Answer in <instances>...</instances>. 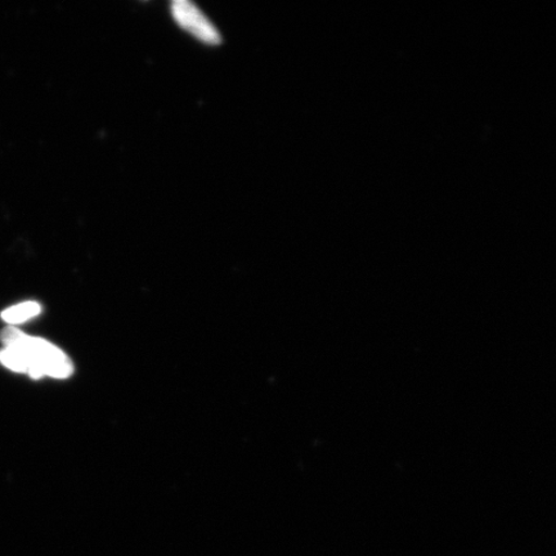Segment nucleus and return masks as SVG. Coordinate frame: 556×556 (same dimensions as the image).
<instances>
[{
    "label": "nucleus",
    "mask_w": 556,
    "mask_h": 556,
    "mask_svg": "<svg viewBox=\"0 0 556 556\" xmlns=\"http://www.w3.org/2000/svg\"><path fill=\"white\" fill-rule=\"evenodd\" d=\"M172 16L180 29L192 35L201 43L217 46L222 41L220 33L203 11L190 0H176L172 3Z\"/></svg>",
    "instance_id": "2"
},
{
    "label": "nucleus",
    "mask_w": 556,
    "mask_h": 556,
    "mask_svg": "<svg viewBox=\"0 0 556 556\" xmlns=\"http://www.w3.org/2000/svg\"><path fill=\"white\" fill-rule=\"evenodd\" d=\"M40 312L41 307L38 303L26 302L5 309L2 313V318L10 324H21L27 321V319L37 317Z\"/></svg>",
    "instance_id": "3"
},
{
    "label": "nucleus",
    "mask_w": 556,
    "mask_h": 556,
    "mask_svg": "<svg viewBox=\"0 0 556 556\" xmlns=\"http://www.w3.org/2000/svg\"><path fill=\"white\" fill-rule=\"evenodd\" d=\"M2 339L5 348H12L23 358L26 372L34 379L45 375L65 379L73 374V365L66 354L46 340L27 337L13 328L5 329Z\"/></svg>",
    "instance_id": "1"
}]
</instances>
